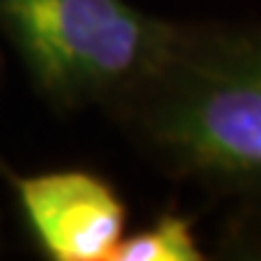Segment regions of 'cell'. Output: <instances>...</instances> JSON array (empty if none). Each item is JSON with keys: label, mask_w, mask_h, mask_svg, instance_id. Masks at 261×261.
Segmentation results:
<instances>
[{"label": "cell", "mask_w": 261, "mask_h": 261, "mask_svg": "<svg viewBox=\"0 0 261 261\" xmlns=\"http://www.w3.org/2000/svg\"><path fill=\"white\" fill-rule=\"evenodd\" d=\"M107 116L165 177L232 205L220 256L261 259V22H184Z\"/></svg>", "instance_id": "1"}, {"label": "cell", "mask_w": 261, "mask_h": 261, "mask_svg": "<svg viewBox=\"0 0 261 261\" xmlns=\"http://www.w3.org/2000/svg\"><path fill=\"white\" fill-rule=\"evenodd\" d=\"M181 27L128 0H0V41L58 114L114 112L162 65Z\"/></svg>", "instance_id": "2"}, {"label": "cell", "mask_w": 261, "mask_h": 261, "mask_svg": "<svg viewBox=\"0 0 261 261\" xmlns=\"http://www.w3.org/2000/svg\"><path fill=\"white\" fill-rule=\"evenodd\" d=\"M0 179L34 249L48 261H109L126 234V201L99 172H19L0 155Z\"/></svg>", "instance_id": "3"}, {"label": "cell", "mask_w": 261, "mask_h": 261, "mask_svg": "<svg viewBox=\"0 0 261 261\" xmlns=\"http://www.w3.org/2000/svg\"><path fill=\"white\" fill-rule=\"evenodd\" d=\"M208 256L196 234L194 218L169 205L145 227L126 230L109 261H205Z\"/></svg>", "instance_id": "4"}, {"label": "cell", "mask_w": 261, "mask_h": 261, "mask_svg": "<svg viewBox=\"0 0 261 261\" xmlns=\"http://www.w3.org/2000/svg\"><path fill=\"white\" fill-rule=\"evenodd\" d=\"M3 244H5V237H3V218H0V252H3Z\"/></svg>", "instance_id": "5"}]
</instances>
